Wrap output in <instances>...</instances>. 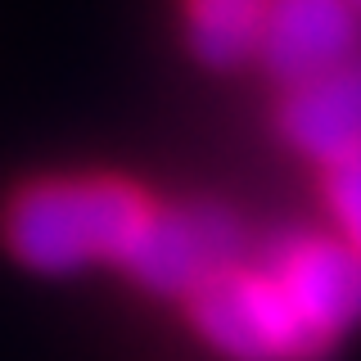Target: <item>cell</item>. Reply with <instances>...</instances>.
<instances>
[{"label":"cell","instance_id":"obj_1","mask_svg":"<svg viewBox=\"0 0 361 361\" xmlns=\"http://www.w3.org/2000/svg\"><path fill=\"white\" fill-rule=\"evenodd\" d=\"M158 203L122 176H50L5 203L0 235L14 262L41 276H73L127 262Z\"/></svg>","mask_w":361,"mask_h":361},{"label":"cell","instance_id":"obj_2","mask_svg":"<svg viewBox=\"0 0 361 361\" xmlns=\"http://www.w3.org/2000/svg\"><path fill=\"white\" fill-rule=\"evenodd\" d=\"M199 338L226 361H316L325 343L267 267H231L185 298Z\"/></svg>","mask_w":361,"mask_h":361},{"label":"cell","instance_id":"obj_3","mask_svg":"<svg viewBox=\"0 0 361 361\" xmlns=\"http://www.w3.org/2000/svg\"><path fill=\"white\" fill-rule=\"evenodd\" d=\"M244 226L226 203L195 199L180 208H154L122 271L140 289L163 298H190L203 280L240 267Z\"/></svg>","mask_w":361,"mask_h":361},{"label":"cell","instance_id":"obj_4","mask_svg":"<svg viewBox=\"0 0 361 361\" xmlns=\"http://www.w3.org/2000/svg\"><path fill=\"white\" fill-rule=\"evenodd\" d=\"M262 267L325 343L361 321V253L343 235H285L267 248Z\"/></svg>","mask_w":361,"mask_h":361},{"label":"cell","instance_id":"obj_5","mask_svg":"<svg viewBox=\"0 0 361 361\" xmlns=\"http://www.w3.org/2000/svg\"><path fill=\"white\" fill-rule=\"evenodd\" d=\"M357 59L353 0H271L257 63L276 82L298 86Z\"/></svg>","mask_w":361,"mask_h":361},{"label":"cell","instance_id":"obj_6","mask_svg":"<svg viewBox=\"0 0 361 361\" xmlns=\"http://www.w3.org/2000/svg\"><path fill=\"white\" fill-rule=\"evenodd\" d=\"M280 131L298 154L316 158L321 167L361 149V54L334 73L285 90Z\"/></svg>","mask_w":361,"mask_h":361},{"label":"cell","instance_id":"obj_7","mask_svg":"<svg viewBox=\"0 0 361 361\" xmlns=\"http://www.w3.org/2000/svg\"><path fill=\"white\" fill-rule=\"evenodd\" d=\"M267 9L271 0H180L190 54L212 73L253 63L262 50Z\"/></svg>","mask_w":361,"mask_h":361},{"label":"cell","instance_id":"obj_8","mask_svg":"<svg viewBox=\"0 0 361 361\" xmlns=\"http://www.w3.org/2000/svg\"><path fill=\"white\" fill-rule=\"evenodd\" d=\"M325 208L348 244L361 253V149L325 167Z\"/></svg>","mask_w":361,"mask_h":361},{"label":"cell","instance_id":"obj_9","mask_svg":"<svg viewBox=\"0 0 361 361\" xmlns=\"http://www.w3.org/2000/svg\"><path fill=\"white\" fill-rule=\"evenodd\" d=\"M353 5H357V9H361V0H353Z\"/></svg>","mask_w":361,"mask_h":361}]
</instances>
